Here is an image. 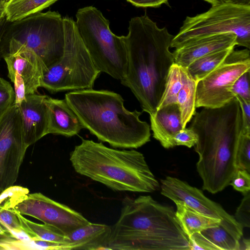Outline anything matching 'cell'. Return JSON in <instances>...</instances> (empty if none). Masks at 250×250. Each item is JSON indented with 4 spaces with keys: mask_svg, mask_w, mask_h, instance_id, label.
Segmentation results:
<instances>
[{
    "mask_svg": "<svg viewBox=\"0 0 250 250\" xmlns=\"http://www.w3.org/2000/svg\"><path fill=\"white\" fill-rule=\"evenodd\" d=\"M128 30L125 36L127 71L121 83L130 89L143 110L150 114L157 109L174 63L169 49L174 36L166 27L159 28L146 15L131 18Z\"/></svg>",
    "mask_w": 250,
    "mask_h": 250,
    "instance_id": "6da1fadb",
    "label": "cell"
},
{
    "mask_svg": "<svg viewBox=\"0 0 250 250\" xmlns=\"http://www.w3.org/2000/svg\"><path fill=\"white\" fill-rule=\"evenodd\" d=\"M189 127L197 134L196 169L203 189L215 194L229 185L236 170L237 145L242 132L240 105L234 98L218 108L196 112Z\"/></svg>",
    "mask_w": 250,
    "mask_h": 250,
    "instance_id": "7a4b0ae2",
    "label": "cell"
},
{
    "mask_svg": "<svg viewBox=\"0 0 250 250\" xmlns=\"http://www.w3.org/2000/svg\"><path fill=\"white\" fill-rule=\"evenodd\" d=\"M111 227L108 250H190L174 208L149 195L124 198L120 217Z\"/></svg>",
    "mask_w": 250,
    "mask_h": 250,
    "instance_id": "3957f363",
    "label": "cell"
},
{
    "mask_svg": "<svg viewBox=\"0 0 250 250\" xmlns=\"http://www.w3.org/2000/svg\"><path fill=\"white\" fill-rule=\"evenodd\" d=\"M65 99L84 128L114 148H138L150 140V127L142 112L125 108L121 95L92 88L74 90Z\"/></svg>",
    "mask_w": 250,
    "mask_h": 250,
    "instance_id": "277c9868",
    "label": "cell"
},
{
    "mask_svg": "<svg viewBox=\"0 0 250 250\" xmlns=\"http://www.w3.org/2000/svg\"><path fill=\"white\" fill-rule=\"evenodd\" d=\"M69 160L77 173L114 191L149 193L160 188L144 155L134 149H116L82 138Z\"/></svg>",
    "mask_w": 250,
    "mask_h": 250,
    "instance_id": "5b68a950",
    "label": "cell"
},
{
    "mask_svg": "<svg viewBox=\"0 0 250 250\" xmlns=\"http://www.w3.org/2000/svg\"><path fill=\"white\" fill-rule=\"evenodd\" d=\"M76 18L78 32L94 64L101 72L122 80L127 66L125 36L113 33L109 21L94 6L80 8Z\"/></svg>",
    "mask_w": 250,
    "mask_h": 250,
    "instance_id": "8992f818",
    "label": "cell"
},
{
    "mask_svg": "<svg viewBox=\"0 0 250 250\" xmlns=\"http://www.w3.org/2000/svg\"><path fill=\"white\" fill-rule=\"evenodd\" d=\"M64 46L61 59L44 73L41 87L51 93L92 88L101 73L94 64L71 18H63Z\"/></svg>",
    "mask_w": 250,
    "mask_h": 250,
    "instance_id": "52a82bcc",
    "label": "cell"
},
{
    "mask_svg": "<svg viewBox=\"0 0 250 250\" xmlns=\"http://www.w3.org/2000/svg\"><path fill=\"white\" fill-rule=\"evenodd\" d=\"M233 33L236 45L250 48V5L223 2L207 12L187 16L170 47L178 48L191 41L217 34Z\"/></svg>",
    "mask_w": 250,
    "mask_h": 250,
    "instance_id": "ba28073f",
    "label": "cell"
},
{
    "mask_svg": "<svg viewBox=\"0 0 250 250\" xmlns=\"http://www.w3.org/2000/svg\"><path fill=\"white\" fill-rule=\"evenodd\" d=\"M3 37L32 50L47 69L62 57L64 46L63 18L58 12H38L8 22Z\"/></svg>",
    "mask_w": 250,
    "mask_h": 250,
    "instance_id": "9c48e42d",
    "label": "cell"
},
{
    "mask_svg": "<svg viewBox=\"0 0 250 250\" xmlns=\"http://www.w3.org/2000/svg\"><path fill=\"white\" fill-rule=\"evenodd\" d=\"M6 191L11 208L54 226L66 236L90 222L80 213L41 193L30 194L28 189L14 186Z\"/></svg>",
    "mask_w": 250,
    "mask_h": 250,
    "instance_id": "30bf717a",
    "label": "cell"
},
{
    "mask_svg": "<svg viewBox=\"0 0 250 250\" xmlns=\"http://www.w3.org/2000/svg\"><path fill=\"white\" fill-rule=\"evenodd\" d=\"M249 70L250 49H233L219 66L197 82L196 108H218L230 102L235 98L230 91L232 86Z\"/></svg>",
    "mask_w": 250,
    "mask_h": 250,
    "instance_id": "8fae6325",
    "label": "cell"
},
{
    "mask_svg": "<svg viewBox=\"0 0 250 250\" xmlns=\"http://www.w3.org/2000/svg\"><path fill=\"white\" fill-rule=\"evenodd\" d=\"M28 147L19 107L13 104L0 118V193L17 181Z\"/></svg>",
    "mask_w": 250,
    "mask_h": 250,
    "instance_id": "7c38bea8",
    "label": "cell"
},
{
    "mask_svg": "<svg viewBox=\"0 0 250 250\" xmlns=\"http://www.w3.org/2000/svg\"><path fill=\"white\" fill-rule=\"evenodd\" d=\"M1 46L11 81L22 83L26 95L36 93L47 69L43 62L32 50L12 39L3 37Z\"/></svg>",
    "mask_w": 250,
    "mask_h": 250,
    "instance_id": "4fadbf2b",
    "label": "cell"
},
{
    "mask_svg": "<svg viewBox=\"0 0 250 250\" xmlns=\"http://www.w3.org/2000/svg\"><path fill=\"white\" fill-rule=\"evenodd\" d=\"M161 193L175 203L182 202L192 209L221 220L235 221L219 204L207 198L199 189L176 177L167 176L161 180Z\"/></svg>",
    "mask_w": 250,
    "mask_h": 250,
    "instance_id": "5bb4252c",
    "label": "cell"
},
{
    "mask_svg": "<svg viewBox=\"0 0 250 250\" xmlns=\"http://www.w3.org/2000/svg\"><path fill=\"white\" fill-rule=\"evenodd\" d=\"M243 229L236 220H221L218 226L188 237L190 250H239Z\"/></svg>",
    "mask_w": 250,
    "mask_h": 250,
    "instance_id": "9a60e30c",
    "label": "cell"
},
{
    "mask_svg": "<svg viewBox=\"0 0 250 250\" xmlns=\"http://www.w3.org/2000/svg\"><path fill=\"white\" fill-rule=\"evenodd\" d=\"M46 97L36 93L27 94L18 106L24 141L28 146L48 134V111L45 101Z\"/></svg>",
    "mask_w": 250,
    "mask_h": 250,
    "instance_id": "2e32d148",
    "label": "cell"
},
{
    "mask_svg": "<svg viewBox=\"0 0 250 250\" xmlns=\"http://www.w3.org/2000/svg\"><path fill=\"white\" fill-rule=\"evenodd\" d=\"M236 36L224 33L202 38L189 42L172 52L174 63L184 67L196 59L214 52L234 47Z\"/></svg>",
    "mask_w": 250,
    "mask_h": 250,
    "instance_id": "e0dca14e",
    "label": "cell"
},
{
    "mask_svg": "<svg viewBox=\"0 0 250 250\" xmlns=\"http://www.w3.org/2000/svg\"><path fill=\"white\" fill-rule=\"evenodd\" d=\"M45 101L48 111V134L70 137L84 128L65 99H55L47 96Z\"/></svg>",
    "mask_w": 250,
    "mask_h": 250,
    "instance_id": "ac0fdd59",
    "label": "cell"
},
{
    "mask_svg": "<svg viewBox=\"0 0 250 250\" xmlns=\"http://www.w3.org/2000/svg\"><path fill=\"white\" fill-rule=\"evenodd\" d=\"M149 115L153 137L165 148L174 147V138L184 128L178 104H168Z\"/></svg>",
    "mask_w": 250,
    "mask_h": 250,
    "instance_id": "d6986e66",
    "label": "cell"
},
{
    "mask_svg": "<svg viewBox=\"0 0 250 250\" xmlns=\"http://www.w3.org/2000/svg\"><path fill=\"white\" fill-rule=\"evenodd\" d=\"M111 227L105 224L89 222L67 235L63 250H108Z\"/></svg>",
    "mask_w": 250,
    "mask_h": 250,
    "instance_id": "ffe728a7",
    "label": "cell"
},
{
    "mask_svg": "<svg viewBox=\"0 0 250 250\" xmlns=\"http://www.w3.org/2000/svg\"><path fill=\"white\" fill-rule=\"evenodd\" d=\"M175 204L176 218L188 237L208 228L217 226L221 221L199 213L183 203L177 202Z\"/></svg>",
    "mask_w": 250,
    "mask_h": 250,
    "instance_id": "44dd1931",
    "label": "cell"
},
{
    "mask_svg": "<svg viewBox=\"0 0 250 250\" xmlns=\"http://www.w3.org/2000/svg\"><path fill=\"white\" fill-rule=\"evenodd\" d=\"M22 230L31 240H42L64 245L67 241V236L58 228L44 223L40 224L33 222L24 217L16 211Z\"/></svg>",
    "mask_w": 250,
    "mask_h": 250,
    "instance_id": "7402d4cb",
    "label": "cell"
},
{
    "mask_svg": "<svg viewBox=\"0 0 250 250\" xmlns=\"http://www.w3.org/2000/svg\"><path fill=\"white\" fill-rule=\"evenodd\" d=\"M197 82L188 73L186 67L183 69V81L182 86L177 97L181 121L184 128L196 112L195 98Z\"/></svg>",
    "mask_w": 250,
    "mask_h": 250,
    "instance_id": "603a6c76",
    "label": "cell"
},
{
    "mask_svg": "<svg viewBox=\"0 0 250 250\" xmlns=\"http://www.w3.org/2000/svg\"><path fill=\"white\" fill-rule=\"evenodd\" d=\"M58 0H9L5 3L6 20L12 22L41 12Z\"/></svg>",
    "mask_w": 250,
    "mask_h": 250,
    "instance_id": "cb8c5ba5",
    "label": "cell"
},
{
    "mask_svg": "<svg viewBox=\"0 0 250 250\" xmlns=\"http://www.w3.org/2000/svg\"><path fill=\"white\" fill-rule=\"evenodd\" d=\"M234 47L210 53L190 63L187 67V71L196 82L219 66L225 60Z\"/></svg>",
    "mask_w": 250,
    "mask_h": 250,
    "instance_id": "d4e9b609",
    "label": "cell"
},
{
    "mask_svg": "<svg viewBox=\"0 0 250 250\" xmlns=\"http://www.w3.org/2000/svg\"><path fill=\"white\" fill-rule=\"evenodd\" d=\"M184 67L173 63L170 66L165 83V89L157 109L176 103L178 94L183 81Z\"/></svg>",
    "mask_w": 250,
    "mask_h": 250,
    "instance_id": "484cf974",
    "label": "cell"
},
{
    "mask_svg": "<svg viewBox=\"0 0 250 250\" xmlns=\"http://www.w3.org/2000/svg\"><path fill=\"white\" fill-rule=\"evenodd\" d=\"M235 164L237 169L250 172V134L241 132L236 146Z\"/></svg>",
    "mask_w": 250,
    "mask_h": 250,
    "instance_id": "4316f807",
    "label": "cell"
},
{
    "mask_svg": "<svg viewBox=\"0 0 250 250\" xmlns=\"http://www.w3.org/2000/svg\"><path fill=\"white\" fill-rule=\"evenodd\" d=\"M0 220L16 232H22L16 211L7 206L3 193H0Z\"/></svg>",
    "mask_w": 250,
    "mask_h": 250,
    "instance_id": "83f0119b",
    "label": "cell"
},
{
    "mask_svg": "<svg viewBox=\"0 0 250 250\" xmlns=\"http://www.w3.org/2000/svg\"><path fill=\"white\" fill-rule=\"evenodd\" d=\"M15 91L11 84L0 77V118L14 104Z\"/></svg>",
    "mask_w": 250,
    "mask_h": 250,
    "instance_id": "f1b7e54d",
    "label": "cell"
},
{
    "mask_svg": "<svg viewBox=\"0 0 250 250\" xmlns=\"http://www.w3.org/2000/svg\"><path fill=\"white\" fill-rule=\"evenodd\" d=\"M250 70H249L242 74L234 82L230 90L234 97L238 96L250 102Z\"/></svg>",
    "mask_w": 250,
    "mask_h": 250,
    "instance_id": "f546056e",
    "label": "cell"
},
{
    "mask_svg": "<svg viewBox=\"0 0 250 250\" xmlns=\"http://www.w3.org/2000/svg\"><path fill=\"white\" fill-rule=\"evenodd\" d=\"M229 185L243 195L250 191V172L245 169H237L230 182Z\"/></svg>",
    "mask_w": 250,
    "mask_h": 250,
    "instance_id": "4dcf8cb0",
    "label": "cell"
},
{
    "mask_svg": "<svg viewBox=\"0 0 250 250\" xmlns=\"http://www.w3.org/2000/svg\"><path fill=\"white\" fill-rule=\"evenodd\" d=\"M244 196L234 217L243 228H249L250 226V192H248L244 194Z\"/></svg>",
    "mask_w": 250,
    "mask_h": 250,
    "instance_id": "1f68e13d",
    "label": "cell"
},
{
    "mask_svg": "<svg viewBox=\"0 0 250 250\" xmlns=\"http://www.w3.org/2000/svg\"><path fill=\"white\" fill-rule=\"evenodd\" d=\"M198 140L197 133L190 127L183 128L174 138L175 146H184L188 148L194 146L197 143Z\"/></svg>",
    "mask_w": 250,
    "mask_h": 250,
    "instance_id": "d6a6232c",
    "label": "cell"
},
{
    "mask_svg": "<svg viewBox=\"0 0 250 250\" xmlns=\"http://www.w3.org/2000/svg\"><path fill=\"white\" fill-rule=\"evenodd\" d=\"M13 232L0 220V249H11L19 245L20 241Z\"/></svg>",
    "mask_w": 250,
    "mask_h": 250,
    "instance_id": "836d02e7",
    "label": "cell"
},
{
    "mask_svg": "<svg viewBox=\"0 0 250 250\" xmlns=\"http://www.w3.org/2000/svg\"><path fill=\"white\" fill-rule=\"evenodd\" d=\"M240 106L242 114V133L250 134V102L236 96Z\"/></svg>",
    "mask_w": 250,
    "mask_h": 250,
    "instance_id": "e575fe53",
    "label": "cell"
},
{
    "mask_svg": "<svg viewBox=\"0 0 250 250\" xmlns=\"http://www.w3.org/2000/svg\"><path fill=\"white\" fill-rule=\"evenodd\" d=\"M132 5L141 7H158L163 4H168V0H126Z\"/></svg>",
    "mask_w": 250,
    "mask_h": 250,
    "instance_id": "d590c367",
    "label": "cell"
},
{
    "mask_svg": "<svg viewBox=\"0 0 250 250\" xmlns=\"http://www.w3.org/2000/svg\"><path fill=\"white\" fill-rule=\"evenodd\" d=\"M8 22L5 16H4L0 21V61L3 57L1 46L2 38Z\"/></svg>",
    "mask_w": 250,
    "mask_h": 250,
    "instance_id": "8d00e7d4",
    "label": "cell"
},
{
    "mask_svg": "<svg viewBox=\"0 0 250 250\" xmlns=\"http://www.w3.org/2000/svg\"><path fill=\"white\" fill-rule=\"evenodd\" d=\"M224 2L239 5H250V0H224Z\"/></svg>",
    "mask_w": 250,
    "mask_h": 250,
    "instance_id": "74e56055",
    "label": "cell"
},
{
    "mask_svg": "<svg viewBox=\"0 0 250 250\" xmlns=\"http://www.w3.org/2000/svg\"><path fill=\"white\" fill-rule=\"evenodd\" d=\"M211 4L212 6H215L220 4L224 2V0H204Z\"/></svg>",
    "mask_w": 250,
    "mask_h": 250,
    "instance_id": "f35d334b",
    "label": "cell"
},
{
    "mask_svg": "<svg viewBox=\"0 0 250 250\" xmlns=\"http://www.w3.org/2000/svg\"><path fill=\"white\" fill-rule=\"evenodd\" d=\"M243 246L244 247L243 249L245 250H250V239L244 238L243 240Z\"/></svg>",
    "mask_w": 250,
    "mask_h": 250,
    "instance_id": "ab89813d",
    "label": "cell"
},
{
    "mask_svg": "<svg viewBox=\"0 0 250 250\" xmlns=\"http://www.w3.org/2000/svg\"><path fill=\"white\" fill-rule=\"evenodd\" d=\"M5 2L2 0H0V16H4Z\"/></svg>",
    "mask_w": 250,
    "mask_h": 250,
    "instance_id": "60d3db41",
    "label": "cell"
},
{
    "mask_svg": "<svg viewBox=\"0 0 250 250\" xmlns=\"http://www.w3.org/2000/svg\"><path fill=\"white\" fill-rule=\"evenodd\" d=\"M5 16V15L4 16H0V21L1 20V19Z\"/></svg>",
    "mask_w": 250,
    "mask_h": 250,
    "instance_id": "b9f144b4",
    "label": "cell"
},
{
    "mask_svg": "<svg viewBox=\"0 0 250 250\" xmlns=\"http://www.w3.org/2000/svg\"><path fill=\"white\" fill-rule=\"evenodd\" d=\"M5 3L7 2L9 0H2Z\"/></svg>",
    "mask_w": 250,
    "mask_h": 250,
    "instance_id": "7bdbcfd3",
    "label": "cell"
}]
</instances>
